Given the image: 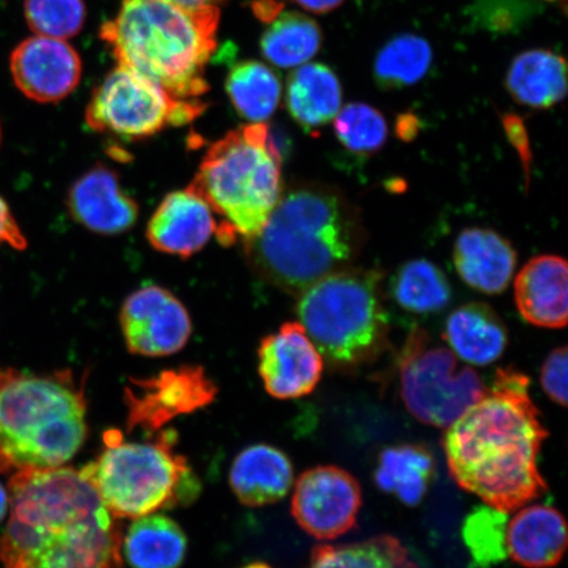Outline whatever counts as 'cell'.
Here are the masks:
<instances>
[{
    "mask_svg": "<svg viewBox=\"0 0 568 568\" xmlns=\"http://www.w3.org/2000/svg\"><path fill=\"white\" fill-rule=\"evenodd\" d=\"M244 568H273V567H270V566H268V565H266V564H261V562H258V564H252V565H248V566H246V567H244Z\"/></svg>",
    "mask_w": 568,
    "mask_h": 568,
    "instance_id": "cell-41",
    "label": "cell"
},
{
    "mask_svg": "<svg viewBox=\"0 0 568 568\" xmlns=\"http://www.w3.org/2000/svg\"><path fill=\"white\" fill-rule=\"evenodd\" d=\"M393 296L412 314L428 315L443 311L452 300V287L443 270L426 260L407 262L393 281Z\"/></svg>",
    "mask_w": 568,
    "mask_h": 568,
    "instance_id": "cell-30",
    "label": "cell"
},
{
    "mask_svg": "<svg viewBox=\"0 0 568 568\" xmlns=\"http://www.w3.org/2000/svg\"><path fill=\"white\" fill-rule=\"evenodd\" d=\"M216 231L209 204L186 190L163 199L149 222L146 236L159 252L189 258L201 252Z\"/></svg>",
    "mask_w": 568,
    "mask_h": 568,
    "instance_id": "cell-16",
    "label": "cell"
},
{
    "mask_svg": "<svg viewBox=\"0 0 568 568\" xmlns=\"http://www.w3.org/2000/svg\"><path fill=\"white\" fill-rule=\"evenodd\" d=\"M258 371L270 395L280 400L314 393L324 372L322 353L301 323H286L261 341Z\"/></svg>",
    "mask_w": 568,
    "mask_h": 568,
    "instance_id": "cell-14",
    "label": "cell"
},
{
    "mask_svg": "<svg viewBox=\"0 0 568 568\" xmlns=\"http://www.w3.org/2000/svg\"><path fill=\"white\" fill-rule=\"evenodd\" d=\"M24 12L33 32L59 40L80 33L87 19L83 0H26Z\"/></svg>",
    "mask_w": 568,
    "mask_h": 568,
    "instance_id": "cell-34",
    "label": "cell"
},
{
    "mask_svg": "<svg viewBox=\"0 0 568 568\" xmlns=\"http://www.w3.org/2000/svg\"><path fill=\"white\" fill-rule=\"evenodd\" d=\"M444 337L452 352L474 366L499 359L508 345L507 326L483 303L462 305L447 318Z\"/></svg>",
    "mask_w": 568,
    "mask_h": 568,
    "instance_id": "cell-22",
    "label": "cell"
},
{
    "mask_svg": "<svg viewBox=\"0 0 568 568\" xmlns=\"http://www.w3.org/2000/svg\"><path fill=\"white\" fill-rule=\"evenodd\" d=\"M323 34L314 19L301 12H283L262 36L265 59L278 68L304 65L320 51Z\"/></svg>",
    "mask_w": 568,
    "mask_h": 568,
    "instance_id": "cell-27",
    "label": "cell"
},
{
    "mask_svg": "<svg viewBox=\"0 0 568 568\" xmlns=\"http://www.w3.org/2000/svg\"><path fill=\"white\" fill-rule=\"evenodd\" d=\"M435 474V457L425 446L397 445L381 453L375 483L404 506L416 507L428 493Z\"/></svg>",
    "mask_w": 568,
    "mask_h": 568,
    "instance_id": "cell-25",
    "label": "cell"
},
{
    "mask_svg": "<svg viewBox=\"0 0 568 568\" xmlns=\"http://www.w3.org/2000/svg\"><path fill=\"white\" fill-rule=\"evenodd\" d=\"M71 215L88 230L101 234L130 231L139 216V207L120 186L119 176L104 166L82 175L68 199Z\"/></svg>",
    "mask_w": 568,
    "mask_h": 568,
    "instance_id": "cell-17",
    "label": "cell"
},
{
    "mask_svg": "<svg viewBox=\"0 0 568 568\" xmlns=\"http://www.w3.org/2000/svg\"><path fill=\"white\" fill-rule=\"evenodd\" d=\"M364 231L358 212L335 189L307 184L281 195L257 236L245 241L255 272L288 294L301 295L358 254Z\"/></svg>",
    "mask_w": 568,
    "mask_h": 568,
    "instance_id": "cell-3",
    "label": "cell"
},
{
    "mask_svg": "<svg viewBox=\"0 0 568 568\" xmlns=\"http://www.w3.org/2000/svg\"><path fill=\"white\" fill-rule=\"evenodd\" d=\"M400 394L416 420L447 429L486 393L471 367L460 366L457 355L430 346L423 329L410 332L399 355Z\"/></svg>",
    "mask_w": 568,
    "mask_h": 568,
    "instance_id": "cell-9",
    "label": "cell"
},
{
    "mask_svg": "<svg viewBox=\"0 0 568 568\" xmlns=\"http://www.w3.org/2000/svg\"><path fill=\"white\" fill-rule=\"evenodd\" d=\"M567 347H558L545 359L541 371V386L549 399L558 406H567Z\"/></svg>",
    "mask_w": 568,
    "mask_h": 568,
    "instance_id": "cell-35",
    "label": "cell"
},
{
    "mask_svg": "<svg viewBox=\"0 0 568 568\" xmlns=\"http://www.w3.org/2000/svg\"><path fill=\"white\" fill-rule=\"evenodd\" d=\"M122 549L133 568H178L186 557L187 538L172 518L153 514L133 521Z\"/></svg>",
    "mask_w": 568,
    "mask_h": 568,
    "instance_id": "cell-26",
    "label": "cell"
},
{
    "mask_svg": "<svg viewBox=\"0 0 568 568\" xmlns=\"http://www.w3.org/2000/svg\"><path fill=\"white\" fill-rule=\"evenodd\" d=\"M516 262L514 246L491 230H466L454 245V264L460 280L488 295L501 294L508 287Z\"/></svg>",
    "mask_w": 568,
    "mask_h": 568,
    "instance_id": "cell-19",
    "label": "cell"
},
{
    "mask_svg": "<svg viewBox=\"0 0 568 568\" xmlns=\"http://www.w3.org/2000/svg\"><path fill=\"white\" fill-rule=\"evenodd\" d=\"M567 549V525L556 508L536 504L525 507L507 527V552L525 568H551Z\"/></svg>",
    "mask_w": 568,
    "mask_h": 568,
    "instance_id": "cell-20",
    "label": "cell"
},
{
    "mask_svg": "<svg viewBox=\"0 0 568 568\" xmlns=\"http://www.w3.org/2000/svg\"><path fill=\"white\" fill-rule=\"evenodd\" d=\"M217 387L201 366H182L125 388L128 430L160 432L178 416L193 414L215 399Z\"/></svg>",
    "mask_w": 568,
    "mask_h": 568,
    "instance_id": "cell-12",
    "label": "cell"
},
{
    "mask_svg": "<svg viewBox=\"0 0 568 568\" xmlns=\"http://www.w3.org/2000/svg\"><path fill=\"white\" fill-rule=\"evenodd\" d=\"M10 506V496L6 493V489L0 486V521L7 514V508Z\"/></svg>",
    "mask_w": 568,
    "mask_h": 568,
    "instance_id": "cell-40",
    "label": "cell"
},
{
    "mask_svg": "<svg viewBox=\"0 0 568 568\" xmlns=\"http://www.w3.org/2000/svg\"><path fill=\"white\" fill-rule=\"evenodd\" d=\"M361 507V486L351 473L317 466L296 480L291 514L307 535L332 541L355 527Z\"/></svg>",
    "mask_w": 568,
    "mask_h": 568,
    "instance_id": "cell-11",
    "label": "cell"
},
{
    "mask_svg": "<svg viewBox=\"0 0 568 568\" xmlns=\"http://www.w3.org/2000/svg\"><path fill=\"white\" fill-rule=\"evenodd\" d=\"M13 81L23 94L39 103H53L73 92L81 81L80 55L65 40L34 36L11 55Z\"/></svg>",
    "mask_w": 568,
    "mask_h": 568,
    "instance_id": "cell-15",
    "label": "cell"
},
{
    "mask_svg": "<svg viewBox=\"0 0 568 568\" xmlns=\"http://www.w3.org/2000/svg\"><path fill=\"white\" fill-rule=\"evenodd\" d=\"M310 568H420L399 539L376 536L346 545H322L312 551Z\"/></svg>",
    "mask_w": 568,
    "mask_h": 568,
    "instance_id": "cell-29",
    "label": "cell"
},
{
    "mask_svg": "<svg viewBox=\"0 0 568 568\" xmlns=\"http://www.w3.org/2000/svg\"><path fill=\"white\" fill-rule=\"evenodd\" d=\"M567 262L558 255L531 258L518 273L515 301L525 322L539 328L564 329L568 310Z\"/></svg>",
    "mask_w": 568,
    "mask_h": 568,
    "instance_id": "cell-18",
    "label": "cell"
},
{
    "mask_svg": "<svg viewBox=\"0 0 568 568\" xmlns=\"http://www.w3.org/2000/svg\"><path fill=\"white\" fill-rule=\"evenodd\" d=\"M0 244H9L19 251L27 246V240L19 230L17 220L13 219L9 205L2 197H0Z\"/></svg>",
    "mask_w": 568,
    "mask_h": 568,
    "instance_id": "cell-36",
    "label": "cell"
},
{
    "mask_svg": "<svg viewBox=\"0 0 568 568\" xmlns=\"http://www.w3.org/2000/svg\"><path fill=\"white\" fill-rule=\"evenodd\" d=\"M175 433L169 430L152 443H125L119 430L105 432L103 452L82 468V477L118 520L191 503L201 483L186 458L175 453Z\"/></svg>",
    "mask_w": 568,
    "mask_h": 568,
    "instance_id": "cell-7",
    "label": "cell"
},
{
    "mask_svg": "<svg viewBox=\"0 0 568 568\" xmlns=\"http://www.w3.org/2000/svg\"><path fill=\"white\" fill-rule=\"evenodd\" d=\"M3 568H123V532L71 467L11 475Z\"/></svg>",
    "mask_w": 568,
    "mask_h": 568,
    "instance_id": "cell-2",
    "label": "cell"
},
{
    "mask_svg": "<svg viewBox=\"0 0 568 568\" xmlns=\"http://www.w3.org/2000/svg\"><path fill=\"white\" fill-rule=\"evenodd\" d=\"M84 383L70 371L0 375V473L49 470L73 459L89 433Z\"/></svg>",
    "mask_w": 568,
    "mask_h": 568,
    "instance_id": "cell-5",
    "label": "cell"
},
{
    "mask_svg": "<svg viewBox=\"0 0 568 568\" xmlns=\"http://www.w3.org/2000/svg\"><path fill=\"white\" fill-rule=\"evenodd\" d=\"M0 375H2V372H0Z\"/></svg>",
    "mask_w": 568,
    "mask_h": 568,
    "instance_id": "cell-42",
    "label": "cell"
},
{
    "mask_svg": "<svg viewBox=\"0 0 568 568\" xmlns=\"http://www.w3.org/2000/svg\"><path fill=\"white\" fill-rule=\"evenodd\" d=\"M508 514L487 506L474 508L464 523V541L475 568H491L507 559Z\"/></svg>",
    "mask_w": 568,
    "mask_h": 568,
    "instance_id": "cell-32",
    "label": "cell"
},
{
    "mask_svg": "<svg viewBox=\"0 0 568 568\" xmlns=\"http://www.w3.org/2000/svg\"><path fill=\"white\" fill-rule=\"evenodd\" d=\"M120 324L128 351L142 357H166L189 343L193 325L184 305L159 286L142 287L125 301Z\"/></svg>",
    "mask_w": 568,
    "mask_h": 568,
    "instance_id": "cell-13",
    "label": "cell"
},
{
    "mask_svg": "<svg viewBox=\"0 0 568 568\" xmlns=\"http://www.w3.org/2000/svg\"><path fill=\"white\" fill-rule=\"evenodd\" d=\"M303 9L316 12L326 13L336 10L337 7L344 3V0H295Z\"/></svg>",
    "mask_w": 568,
    "mask_h": 568,
    "instance_id": "cell-38",
    "label": "cell"
},
{
    "mask_svg": "<svg viewBox=\"0 0 568 568\" xmlns=\"http://www.w3.org/2000/svg\"><path fill=\"white\" fill-rule=\"evenodd\" d=\"M376 270H338L301 294L297 316L323 358L336 368H355L386 349L388 318Z\"/></svg>",
    "mask_w": 568,
    "mask_h": 568,
    "instance_id": "cell-8",
    "label": "cell"
},
{
    "mask_svg": "<svg viewBox=\"0 0 568 568\" xmlns=\"http://www.w3.org/2000/svg\"><path fill=\"white\" fill-rule=\"evenodd\" d=\"M549 430L530 396V379L497 368L493 386L446 429L452 478L487 506L510 514L548 491L538 456Z\"/></svg>",
    "mask_w": 568,
    "mask_h": 568,
    "instance_id": "cell-1",
    "label": "cell"
},
{
    "mask_svg": "<svg viewBox=\"0 0 568 568\" xmlns=\"http://www.w3.org/2000/svg\"><path fill=\"white\" fill-rule=\"evenodd\" d=\"M178 6L187 7V9H202V7H217L225 0H166Z\"/></svg>",
    "mask_w": 568,
    "mask_h": 568,
    "instance_id": "cell-39",
    "label": "cell"
},
{
    "mask_svg": "<svg viewBox=\"0 0 568 568\" xmlns=\"http://www.w3.org/2000/svg\"><path fill=\"white\" fill-rule=\"evenodd\" d=\"M506 87L518 104L550 109L566 97V61L545 49L518 54L508 69Z\"/></svg>",
    "mask_w": 568,
    "mask_h": 568,
    "instance_id": "cell-24",
    "label": "cell"
},
{
    "mask_svg": "<svg viewBox=\"0 0 568 568\" xmlns=\"http://www.w3.org/2000/svg\"><path fill=\"white\" fill-rule=\"evenodd\" d=\"M504 126H506L509 140L513 141V144L518 149V152H520L524 166L529 170L531 155L529 151L527 131H525L521 120L508 116L504 120Z\"/></svg>",
    "mask_w": 568,
    "mask_h": 568,
    "instance_id": "cell-37",
    "label": "cell"
},
{
    "mask_svg": "<svg viewBox=\"0 0 568 568\" xmlns=\"http://www.w3.org/2000/svg\"><path fill=\"white\" fill-rule=\"evenodd\" d=\"M335 132L341 144L357 154L378 152L388 138L385 116L364 103H351L339 110L335 118Z\"/></svg>",
    "mask_w": 568,
    "mask_h": 568,
    "instance_id": "cell-33",
    "label": "cell"
},
{
    "mask_svg": "<svg viewBox=\"0 0 568 568\" xmlns=\"http://www.w3.org/2000/svg\"><path fill=\"white\" fill-rule=\"evenodd\" d=\"M343 103L335 71L323 63H304L287 81L286 105L295 122L312 132L332 122Z\"/></svg>",
    "mask_w": 568,
    "mask_h": 568,
    "instance_id": "cell-23",
    "label": "cell"
},
{
    "mask_svg": "<svg viewBox=\"0 0 568 568\" xmlns=\"http://www.w3.org/2000/svg\"><path fill=\"white\" fill-rule=\"evenodd\" d=\"M281 166L264 123L237 128L210 146L187 190L219 217L222 243H245L264 229L282 195Z\"/></svg>",
    "mask_w": 568,
    "mask_h": 568,
    "instance_id": "cell-6",
    "label": "cell"
},
{
    "mask_svg": "<svg viewBox=\"0 0 568 568\" xmlns=\"http://www.w3.org/2000/svg\"><path fill=\"white\" fill-rule=\"evenodd\" d=\"M217 7L187 9L166 0H124L101 38L119 65L136 71L181 101L210 90L205 67L217 48Z\"/></svg>",
    "mask_w": 568,
    "mask_h": 568,
    "instance_id": "cell-4",
    "label": "cell"
},
{
    "mask_svg": "<svg viewBox=\"0 0 568 568\" xmlns=\"http://www.w3.org/2000/svg\"><path fill=\"white\" fill-rule=\"evenodd\" d=\"M204 109L205 103L181 101L136 71L119 65L95 89L87 123L97 132L142 140L168 126L186 125Z\"/></svg>",
    "mask_w": 568,
    "mask_h": 568,
    "instance_id": "cell-10",
    "label": "cell"
},
{
    "mask_svg": "<svg viewBox=\"0 0 568 568\" xmlns=\"http://www.w3.org/2000/svg\"><path fill=\"white\" fill-rule=\"evenodd\" d=\"M433 52L429 42L416 34H400L381 49L374 62L378 87L397 90L414 87L428 73Z\"/></svg>",
    "mask_w": 568,
    "mask_h": 568,
    "instance_id": "cell-31",
    "label": "cell"
},
{
    "mask_svg": "<svg viewBox=\"0 0 568 568\" xmlns=\"http://www.w3.org/2000/svg\"><path fill=\"white\" fill-rule=\"evenodd\" d=\"M226 91L241 116L251 123H264L278 109L282 84L265 63L245 61L232 68Z\"/></svg>",
    "mask_w": 568,
    "mask_h": 568,
    "instance_id": "cell-28",
    "label": "cell"
},
{
    "mask_svg": "<svg viewBox=\"0 0 568 568\" xmlns=\"http://www.w3.org/2000/svg\"><path fill=\"white\" fill-rule=\"evenodd\" d=\"M231 487L240 503L258 508L278 503L294 485V467L276 447L258 444L246 447L234 459Z\"/></svg>",
    "mask_w": 568,
    "mask_h": 568,
    "instance_id": "cell-21",
    "label": "cell"
}]
</instances>
